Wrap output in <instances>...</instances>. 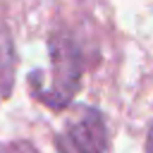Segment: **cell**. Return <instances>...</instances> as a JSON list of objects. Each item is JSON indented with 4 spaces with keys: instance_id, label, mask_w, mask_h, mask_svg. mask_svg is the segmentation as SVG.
Returning a JSON list of instances; mask_svg holds the SVG:
<instances>
[{
    "instance_id": "cell-1",
    "label": "cell",
    "mask_w": 153,
    "mask_h": 153,
    "mask_svg": "<svg viewBox=\"0 0 153 153\" xmlns=\"http://www.w3.org/2000/svg\"><path fill=\"white\" fill-rule=\"evenodd\" d=\"M81 81V57L76 43L67 33L50 38V79L48 84H31L33 96L50 110H62L72 103Z\"/></svg>"
},
{
    "instance_id": "cell-2",
    "label": "cell",
    "mask_w": 153,
    "mask_h": 153,
    "mask_svg": "<svg viewBox=\"0 0 153 153\" xmlns=\"http://www.w3.org/2000/svg\"><path fill=\"white\" fill-rule=\"evenodd\" d=\"M76 153H108V127L100 110L79 105L62 134Z\"/></svg>"
},
{
    "instance_id": "cell-3",
    "label": "cell",
    "mask_w": 153,
    "mask_h": 153,
    "mask_svg": "<svg viewBox=\"0 0 153 153\" xmlns=\"http://www.w3.org/2000/svg\"><path fill=\"white\" fill-rule=\"evenodd\" d=\"M17 74V50L5 24H0V100L12 93Z\"/></svg>"
},
{
    "instance_id": "cell-4",
    "label": "cell",
    "mask_w": 153,
    "mask_h": 153,
    "mask_svg": "<svg viewBox=\"0 0 153 153\" xmlns=\"http://www.w3.org/2000/svg\"><path fill=\"white\" fill-rule=\"evenodd\" d=\"M0 153H41V151L31 141L19 139V141H2L0 143Z\"/></svg>"
},
{
    "instance_id": "cell-5",
    "label": "cell",
    "mask_w": 153,
    "mask_h": 153,
    "mask_svg": "<svg viewBox=\"0 0 153 153\" xmlns=\"http://www.w3.org/2000/svg\"><path fill=\"white\" fill-rule=\"evenodd\" d=\"M55 148H57V153H76V151L67 143L65 136H57V139H55Z\"/></svg>"
},
{
    "instance_id": "cell-6",
    "label": "cell",
    "mask_w": 153,
    "mask_h": 153,
    "mask_svg": "<svg viewBox=\"0 0 153 153\" xmlns=\"http://www.w3.org/2000/svg\"><path fill=\"white\" fill-rule=\"evenodd\" d=\"M146 153H153V127L148 129V139H146Z\"/></svg>"
}]
</instances>
